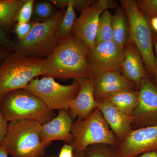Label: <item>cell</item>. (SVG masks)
Segmentation results:
<instances>
[{"label": "cell", "mask_w": 157, "mask_h": 157, "mask_svg": "<svg viewBox=\"0 0 157 157\" xmlns=\"http://www.w3.org/2000/svg\"><path fill=\"white\" fill-rule=\"evenodd\" d=\"M89 48L73 33L61 40L44 59L45 75L62 80L92 77L87 56Z\"/></svg>", "instance_id": "6da1fadb"}, {"label": "cell", "mask_w": 157, "mask_h": 157, "mask_svg": "<svg viewBox=\"0 0 157 157\" xmlns=\"http://www.w3.org/2000/svg\"><path fill=\"white\" fill-rule=\"evenodd\" d=\"M0 107L4 118L9 123L26 120L42 125L56 115L39 98L24 88L14 90L5 95L0 100Z\"/></svg>", "instance_id": "7a4b0ae2"}, {"label": "cell", "mask_w": 157, "mask_h": 157, "mask_svg": "<svg viewBox=\"0 0 157 157\" xmlns=\"http://www.w3.org/2000/svg\"><path fill=\"white\" fill-rule=\"evenodd\" d=\"M44 75V59L12 52L0 63V100L8 93L25 88L31 80Z\"/></svg>", "instance_id": "3957f363"}, {"label": "cell", "mask_w": 157, "mask_h": 157, "mask_svg": "<svg viewBox=\"0 0 157 157\" xmlns=\"http://www.w3.org/2000/svg\"><path fill=\"white\" fill-rule=\"evenodd\" d=\"M41 124L33 121L9 122L0 145L12 157H43L47 147L41 141Z\"/></svg>", "instance_id": "277c9868"}, {"label": "cell", "mask_w": 157, "mask_h": 157, "mask_svg": "<svg viewBox=\"0 0 157 157\" xmlns=\"http://www.w3.org/2000/svg\"><path fill=\"white\" fill-rule=\"evenodd\" d=\"M66 10L67 8L60 9L47 21L36 23L25 38L14 43V52L39 59H44L50 55L60 42L56 36V32Z\"/></svg>", "instance_id": "5b68a950"}, {"label": "cell", "mask_w": 157, "mask_h": 157, "mask_svg": "<svg viewBox=\"0 0 157 157\" xmlns=\"http://www.w3.org/2000/svg\"><path fill=\"white\" fill-rule=\"evenodd\" d=\"M74 152L83 151L88 147L106 144L116 149L119 141L98 107L88 116L76 119L72 127Z\"/></svg>", "instance_id": "8992f818"}, {"label": "cell", "mask_w": 157, "mask_h": 157, "mask_svg": "<svg viewBox=\"0 0 157 157\" xmlns=\"http://www.w3.org/2000/svg\"><path fill=\"white\" fill-rule=\"evenodd\" d=\"M120 4L128 20V42H132L137 47L148 73L154 78L155 70V58L153 42V32L149 21L140 12L135 0H121Z\"/></svg>", "instance_id": "52a82bcc"}, {"label": "cell", "mask_w": 157, "mask_h": 157, "mask_svg": "<svg viewBox=\"0 0 157 157\" xmlns=\"http://www.w3.org/2000/svg\"><path fill=\"white\" fill-rule=\"evenodd\" d=\"M24 89L39 98L48 109L69 110L72 102L79 92L78 82L74 79L71 84L64 85L54 78L43 76L31 80Z\"/></svg>", "instance_id": "ba28073f"}, {"label": "cell", "mask_w": 157, "mask_h": 157, "mask_svg": "<svg viewBox=\"0 0 157 157\" xmlns=\"http://www.w3.org/2000/svg\"><path fill=\"white\" fill-rule=\"evenodd\" d=\"M120 7L113 0H98L81 11L73 25L72 33L82 40L90 50L94 48L98 23L101 14L105 10L116 9Z\"/></svg>", "instance_id": "9c48e42d"}, {"label": "cell", "mask_w": 157, "mask_h": 157, "mask_svg": "<svg viewBox=\"0 0 157 157\" xmlns=\"http://www.w3.org/2000/svg\"><path fill=\"white\" fill-rule=\"evenodd\" d=\"M124 48L113 41L102 42L90 51L87 56L91 76L94 78L106 72H121Z\"/></svg>", "instance_id": "30bf717a"}, {"label": "cell", "mask_w": 157, "mask_h": 157, "mask_svg": "<svg viewBox=\"0 0 157 157\" xmlns=\"http://www.w3.org/2000/svg\"><path fill=\"white\" fill-rule=\"evenodd\" d=\"M138 90L139 100L132 115V129L157 125V85L147 77L141 80Z\"/></svg>", "instance_id": "8fae6325"}, {"label": "cell", "mask_w": 157, "mask_h": 157, "mask_svg": "<svg viewBox=\"0 0 157 157\" xmlns=\"http://www.w3.org/2000/svg\"><path fill=\"white\" fill-rule=\"evenodd\" d=\"M157 151V125L130 129L115 149V157H136Z\"/></svg>", "instance_id": "7c38bea8"}, {"label": "cell", "mask_w": 157, "mask_h": 157, "mask_svg": "<svg viewBox=\"0 0 157 157\" xmlns=\"http://www.w3.org/2000/svg\"><path fill=\"white\" fill-rule=\"evenodd\" d=\"M74 120L69 110L59 109L55 117L42 125L41 138L43 145L47 147L55 140H61L72 144L74 140L72 133Z\"/></svg>", "instance_id": "4fadbf2b"}, {"label": "cell", "mask_w": 157, "mask_h": 157, "mask_svg": "<svg viewBox=\"0 0 157 157\" xmlns=\"http://www.w3.org/2000/svg\"><path fill=\"white\" fill-rule=\"evenodd\" d=\"M76 80L78 82L80 89L69 111L74 119H83L97 108V101L94 96V78L84 77Z\"/></svg>", "instance_id": "5bb4252c"}, {"label": "cell", "mask_w": 157, "mask_h": 157, "mask_svg": "<svg viewBox=\"0 0 157 157\" xmlns=\"http://www.w3.org/2000/svg\"><path fill=\"white\" fill-rule=\"evenodd\" d=\"M96 101L97 107L102 113L109 128L120 143L131 128L133 116L124 113L106 98Z\"/></svg>", "instance_id": "9a60e30c"}, {"label": "cell", "mask_w": 157, "mask_h": 157, "mask_svg": "<svg viewBox=\"0 0 157 157\" xmlns=\"http://www.w3.org/2000/svg\"><path fill=\"white\" fill-rule=\"evenodd\" d=\"M136 86L120 72H106L94 78L96 101L104 99L111 93L124 89H135Z\"/></svg>", "instance_id": "2e32d148"}, {"label": "cell", "mask_w": 157, "mask_h": 157, "mask_svg": "<svg viewBox=\"0 0 157 157\" xmlns=\"http://www.w3.org/2000/svg\"><path fill=\"white\" fill-rule=\"evenodd\" d=\"M121 73L137 88L141 80L147 77L142 56L132 42H128L124 47Z\"/></svg>", "instance_id": "e0dca14e"}, {"label": "cell", "mask_w": 157, "mask_h": 157, "mask_svg": "<svg viewBox=\"0 0 157 157\" xmlns=\"http://www.w3.org/2000/svg\"><path fill=\"white\" fill-rule=\"evenodd\" d=\"M105 98L124 113L132 116L138 104L139 91L135 89L121 90L109 94Z\"/></svg>", "instance_id": "ac0fdd59"}, {"label": "cell", "mask_w": 157, "mask_h": 157, "mask_svg": "<svg viewBox=\"0 0 157 157\" xmlns=\"http://www.w3.org/2000/svg\"><path fill=\"white\" fill-rule=\"evenodd\" d=\"M112 24V41L124 48L128 40L129 26L128 17L121 6L113 15Z\"/></svg>", "instance_id": "d6986e66"}, {"label": "cell", "mask_w": 157, "mask_h": 157, "mask_svg": "<svg viewBox=\"0 0 157 157\" xmlns=\"http://www.w3.org/2000/svg\"><path fill=\"white\" fill-rule=\"evenodd\" d=\"M24 0H0V27L3 29L15 25L17 13Z\"/></svg>", "instance_id": "ffe728a7"}, {"label": "cell", "mask_w": 157, "mask_h": 157, "mask_svg": "<svg viewBox=\"0 0 157 157\" xmlns=\"http://www.w3.org/2000/svg\"><path fill=\"white\" fill-rule=\"evenodd\" d=\"M112 18L113 15L109 10H105L101 14L95 39V46L102 42L112 41Z\"/></svg>", "instance_id": "44dd1931"}, {"label": "cell", "mask_w": 157, "mask_h": 157, "mask_svg": "<svg viewBox=\"0 0 157 157\" xmlns=\"http://www.w3.org/2000/svg\"><path fill=\"white\" fill-rule=\"evenodd\" d=\"M56 8L51 0L35 1L31 21L35 23L47 21L58 11Z\"/></svg>", "instance_id": "7402d4cb"}, {"label": "cell", "mask_w": 157, "mask_h": 157, "mask_svg": "<svg viewBox=\"0 0 157 157\" xmlns=\"http://www.w3.org/2000/svg\"><path fill=\"white\" fill-rule=\"evenodd\" d=\"M76 18L75 9L71 5H69L67 8L65 15L56 32V36L60 40L72 33V30Z\"/></svg>", "instance_id": "603a6c76"}, {"label": "cell", "mask_w": 157, "mask_h": 157, "mask_svg": "<svg viewBox=\"0 0 157 157\" xmlns=\"http://www.w3.org/2000/svg\"><path fill=\"white\" fill-rule=\"evenodd\" d=\"M88 157H115V149L106 144H95L85 151Z\"/></svg>", "instance_id": "cb8c5ba5"}, {"label": "cell", "mask_w": 157, "mask_h": 157, "mask_svg": "<svg viewBox=\"0 0 157 157\" xmlns=\"http://www.w3.org/2000/svg\"><path fill=\"white\" fill-rule=\"evenodd\" d=\"M56 8L66 9L71 5L74 9L82 11L91 6L96 2L95 0H51Z\"/></svg>", "instance_id": "d4e9b609"}, {"label": "cell", "mask_w": 157, "mask_h": 157, "mask_svg": "<svg viewBox=\"0 0 157 157\" xmlns=\"http://www.w3.org/2000/svg\"><path fill=\"white\" fill-rule=\"evenodd\" d=\"M137 7L149 21L157 17V0H137Z\"/></svg>", "instance_id": "484cf974"}, {"label": "cell", "mask_w": 157, "mask_h": 157, "mask_svg": "<svg viewBox=\"0 0 157 157\" xmlns=\"http://www.w3.org/2000/svg\"><path fill=\"white\" fill-rule=\"evenodd\" d=\"M34 0H24L18 10L16 23L30 21L33 15Z\"/></svg>", "instance_id": "4316f807"}, {"label": "cell", "mask_w": 157, "mask_h": 157, "mask_svg": "<svg viewBox=\"0 0 157 157\" xmlns=\"http://www.w3.org/2000/svg\"><path fill=\"white\" fill-rule=\"evenodd\" d=\"M35 23L32 21L26 22L16 23L14 25V32L18 40L25 38L30 32Z\"/></svg>", "instance_id": "83f0119b"}, {"label": "cell", "mask_w": 157, "mask_h": 157, "mask_svg": "<svg viewBox=\"0 0 157 157\" xmlns=\"http://www.w3.org/2000/svg\"><path fill=\"white\" fill-rule=\"evenodd\" d=\"M0 45L12 52L14 49V42L10 39L6 32L0 27Z\"/></svg>", "instance_id": "f1b7e54d"}, {"label": "cell", "mask_w": 157, "mask_h": 157, "mask_svg": "<svg viewBox=\"0 0 157 157\" xmlns=\"http://www.w3.org/2000/svg\"><path fill=\"white\" fill-rule=\"evenodd\" d=\"M9 123L4 118L0 107V143L2 142L7 134Z\"/></svg>", "instance_id": "f546056e"}, {"label": "cell", "mask_w": 157, "mask_h": 157, "mask_svg": "<svg viewBox=\"0 0 157 157\" xmlns=\"http://www.w3.org/2000/svg\"><path fill=\"white\" fill-rule=\"evenodd\" d=\"M59 157H74L73 147L69 144H65L61 148Z\"/></svg>", "instance_id": "4dcf8cb0"}, {"label": "cell", "mask_w": 157, "mask_h": 157, "mask_svg": "<svg viewBox=\"0 0 157 157\" xmlns=\"http://www.w3.org/2000/svg\"><path fill=\"white\" fill-rule=\"evenodd\" d=\"M153 42L154 48L155 58V70L154 77L155 80L156 82L157 85V36L153 33Z\"/></svg>", "instance_id": "1f68e13d"}, {"label": "cell", "mask_w": 157, "mask_h": 157, "mask_svg": "<svg viewBox=\"0 0 157 157\" xmlns=\"http://www.w3.org/2000/svg\"><path fill=\"white\" fill-rule=\"evenodd\" d=\"M12 53V52L0 45V63Z\"/></svg>", "instance_id": "d6a6232c"}, {"label": "cell", "mask_w": 157, "mask_h": 157, "mask_svg": "<svg viewBox=\"0 0 157 157\" xmlns=\"http://www.w3.org/2000/svg\"><path fill=\"white\" fill-rule=\"evenodd\" d=\"M136 157H157V151L146 152Z\"/></svg>", "instance_id": "836d02e7"}, {"label": "cell", "mask_w": 157, "mask_h": 157, "mask_svg": "<svg viewBox=\"0 0 157 157\" xmlns=\"http://www.w3.org/2000/svg\"><path fill=\"white\" fill-rule=\"evenodd\" d=\"M149 22L152 29H153L157 33V17L152 18L150 20Z\"/></svg>", "instance_id": "e575fe53"}, {"label": "cell", "mask_w": 157, "mask_h": 157, "mask_svg": "<svg viewBox=\"0 0 157 157\" xmlns=\"http://www.w3.org/2000/svg\"><path fill=\"white\" fill-rule=\"evenodd\" d=\"M74 157H88L85 151L74 152Z\"/></svg>", "instance_id": "d590c367"}, {"label": "cell", "mask_w": 157, "mask_h": 157, "mask_svg": "<svg viewBox=\"0 0 157 157\" xmlns=\"http://www.w3.org/2000/svg\"><path fill=\"white\" fill-rule=\"evenodd\" d=\"M8 155L5 149L0 145V157H8Z\"/></svg>", "instance_id": "8d00e7d4"}, {"label": "cell", "mask_w": 157, "mask_h": 157, "mask_svg": "<svg viewBox=\"0 0 157 157\" xmlns=\"http://www.w3.org/2000/svg\"></svg>", "instance_id": "74e56055"}]
</instances>
